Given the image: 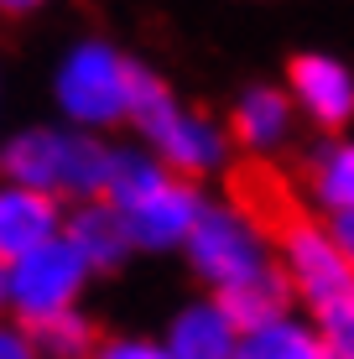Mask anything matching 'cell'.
<instances>
[{
	"label": "cell",
	"instance_id": "15",
	"mask_svg": "<svg viewBox=\"0 0 354 359\" xmlns=\"http://www.w3.org/2000/svg\"><path fill=\"white\" fill-rule=\"evenodd\" d=\"M308 188L323 198L334 214H354V146H323L302 162Z\"/></svg>",
	"mask_w": 354,
	"mask_h": 359
},
{
	"label": "cell",
	"instance_id": "17",
	"mask_svg": "<svg viewBox=\"0 0 354 359\" xmlns=\"http://www.w3.org/2000/svg\"><path fill=\"white\" fill-rule=\"evenodd\" d=\"M229 359H328V349H323V339H313V333H302L292 323H266V328L245 333Z\"/></svg>",
	"mask_w": 354,
	"mask_h": 359
},
{
	"label": "cell",
	"instance_id": "22",
	"mask_svg": "<svg viewBox=\"0 0 354 359\" xmlns=\"http://www.w3.org/2000/svg\"><path fill=\"white\" fill-rule=\"evenodd\" d=\"M42 6V0H0V11H6V16H21V11H36Z\"/></svg>",
	"mask_w": 354,
	"mask_h": 359
},
{
	"label": "cell",
	"instance_id": "6",
	"mask_svg": "<svg viewBox=\"0 0 354 359\" xmlns=\"http://www.w3.org/2000/svg\"><path fill=\"white\" fill-rule=\"evenodd\" d=\"M188 255L198 266V276L214 281L219 292L240 287L245 276H255L266 266L261 250H255V234L235 214H224V208H198V219L188 229Z\"/></svg>",
	"mask_w": 354,
	"mask_h": 359
},
{
	"label": "cell",
	"instance_id": "23",
	"mask_svg": "<svg viewBox=\"0 0 354 359\" xmlns=\"http://www.w3.org/2000/svg\"><path fill=\"white\" fill-rule=\"evenodd\" d=\"M0 313H6V266H0Z\"/></svg>",
	"mask_w": 354,
	"mask_h": 359
},
{
	"label": "cell",
	"instance_id": "20",
	"mask_svg": "<svg viewBox=\"0 0 354 359\" xmlns=\"http://www.w3.org/2000/svg\"><path fill=\"white\" fill-rule=\"evenodd\" d=\"M0 359H36L32 339L21 323H0Z\"/></svg>",
	"mask_w": 354,
	"mask_h": 359
},
{
	"label": "cell",
	"instance_id": "8",
	"mask_svg": "<svg viewBox=\"0 0 354 359\" xmlns=\"http://www.w3.org/2000/svg\"><path fill=\"white\" fill-rule=\"evenodd\" d=\"M57 167H63V130L27 126L0 141V177L11 188H32V193L57 198Z\"/></svg>",
	"mask_w": 354,
	"mask_h": 359
},
{
	"label": "cell",
	"instance_id": "11",
	"mask_svg": "<svg viewBox=\"0 0 354 359\" xmlns=\"http://www.w3.org/2000/svg\"><path fill=\"white\" fill-rule=\"evenodd\" d=\"M63 240L73 245V250H79V261L89 266V271H115V266H120V255L130 250V240H125V224H120V214H115L109 203H100V198L68 214Z\"/></svg>",
	"mask_w": 354,
	"mask_h": 359
},
{
	"label": "cell",
	"instance_id": "3",
	"mask_svg": "<svg viewBox=\"0 0 354 359\" xmlns=\"http://www.w3.org/2000/svg\"><path fill=\"white\" fill-rule=\"evenodd\" d=\"M125 115L146 130V141L162 151V162L177 172V182L198 177L219 162L224 141L214 126H203L198 115H182L172 104V94L156 83V73H146L141 63H125Z\"/></svg>",
	"mask_w": 354,
	"mask_h": 359
},
{
	"label": "cell",
	"instance_id": "7",
	"mask_svg": "<svg viewBox=\"0 0 354 359\" xmlns=\"http://www.w3.org/2000/svg\"><path fill=\"white\" fill-rule=\"evenodd\" d=\"M63 214H57L53 193H32V188H11L0 182V266L27 261L32 250H42L47 240H57Z\"/></svg>",
	"mask_w": 354,
	"mask_h": 359
},
{
	"label": "cell",
	"instance_id": "16",
	"mask_svg": "<svg viewBox=\"0 0 354 359\" xmlns=\"http://www.w3.org/2000/svg\"><path fill=\"white\" fill-rule=\"evenodd\" d=\"M27 339H32V349H36V359H89L94 349L104 344V333L89 323V318H79L68 307V313H57V318H47V323H36V328H27Z\"/></svg>",
	"mask_w": 354,
	"mask_h": 359
},
{
	"label": "cell",
	"instance_id": "2",
	"mask_svg": "<svg viewBox=\"0 0 354 359\" xmlns=\"http://www.w3.org/2000/svg\"><path fill=\"white\" fill-rule=\"evenodd\" d=\"M109 208L125 224V240L162 250L172 240H188L193 219H198V193L188 182H177L167 167H151L141 156H109V182H104Z\"/></svg>",
	"mask_w": 354,
	"mask_h": 359
},
{
	"label": "cell",
	"instance_id": "13",
	"mask_svg": "<svg viewBox=\"0 0 354 359\" xmlns=\"http://www.w3.org/2000/svg\"><path fill=\"white\" fill-rule=\"evenodd\" d=\"M235 328L219 318V307H188L172 323V359H229Z\"/></svg>",
	"mask_w": 354,
	"mask_h": 359
},
{
	"label": "cell",
	"instance_id": "5",
	"mask_svg": "<svg viewBox=\"0 0 354 359\" xmlns=\"http://www.w3.org/2000/svg\"><path fill=\"white\" fill-rule=\"evenodd\" d=\"M57 104L79 126L125 115V57H115L104 42H83L57 73Z\"/></svg>",
	"mask_w": 354,
	"mask_h": 359
},
{
	"label": "cell",
	"instance_id": "12",
	"mask_svg": "<svg viewBox=\"0 0 354 359\" xmlns=\"http://www.w3.org/2000/svg\"><path fill=\"white\" fill-rule=\"evenodd\" d=\"M109 156L89 130H63V167H57V193L79 198V203H94L109 182Z\"/></svg>",
	"mask_w": 354,
	"mask_h": 359
},
{
	"label": "cell",
	"instance_id": "9",
	"mask_svg": "<svg viewBox=\"0 0 354 359\" xmlns=\"http://www.w3.org/2000/svg\"><path fill=\"white\" fill-rule=\"evenodd\" d=\"M292 297H297V292H292L287 271L266 261L255 276L240 281V287L219 292V318H224L229 328H240V333H255V328H266V323H282V313H287Z\"/></svg>",
	"mask_w": 354,
	"mask_h": 359
},
{
	"label": "cell",
	"instance_id": "18",
	"mask_svg": "<svg viewBox=\"0 0 354 359\" xmlns=\"http://www.w3.org/2000/svg\"><path fill=\"white\" fill-rule=\"evenodd\" d=\"M323 349L328 359H354V307H334V313H323Z\"/></svg>",
	"mask_w": 354,
	"mask_h": 359
},
{
	"label": "cell",
	"instance_id": "19",
	"mask_svg": "<svg viewBox=\"0 0 354 359\" xmlns=\"http://www.w3.org/2000/svg\"><path fill=\"white\" fill-rule=\"evenodd\" d=\"M89 359H172V354L156 349V344H141V339H104Z\"/></svg>",
	"mask_w": 354,
	"mask_h": 359
},
{
	"label": "cell",
	"instance_id": "21",
	"mask_svg": "<svg viewBox=\"0 0 354 359\" xmlns=\"http://www.w3.org/2000/svg\"><path fill=\"white\" fill-rule=\"evenodd\" d=\"M328 240H334L339 261L354 271V214H334V224H328Z\"/></svg>",
	"mask_w": 354,
	"mask_h": 359
},
{
	"label": "cell",
	"instance_id": "4",
	"mask_svg": "<svg viewBox=\"0 0 354 359\" xmlns=\"http://www.w3.org/2000/svg\"><path fill=\"white\" fill-rule=\"evenodd\" d=\"M83 276H89V266H83L79 250L57 234V240H47L42 250H32L27 261H16L6 271V307L16 313L21 328H36V323H47V318L68 313L79 287H83Z\"/></svg>",
	"mask_w": 354,
	"mask_h": 359
},
{
	"label": "cell",
	"instance_id": "1",
	"mask_svg": "<svg viewBox=\"0 0 354 359\" xmlns=\"http://www.w3.org/2000/svg\"><path fill=\"white\" fill-rule=\"evenodd\" d=\"M229 198H235V219L255 240H271L282 250V271L292 292H302L313 307L334 313V307H354V271L339 261L328 229L313 219V208L302 203L297 182L287 177L266 156H245L240 167H229Z\"/></svg>",
	"mask_w": 354,
	"mask_h": 359
},
{
	"label": "cell",
	"instance_id": "10",
	"mask_svg": "<svg viewBox=\"0 0 354 359\" xmlns=\"http://www.w3.org/2000/svg\"><path fill=\"white\" fill-rule=\"evenodd\" d=\"M292 83H297V99L308 104V115L318 126H344L354 115V79L334 57H292Z\"/></svg>",
	"mask_w": 354,
	"mask_h": 359
},
{
	"label": "cell",
	"instance_id": "14",
	"mask_svg": "<svg viewBox=\"0 0 354 359\" xmlns=\"http://www.w3.org/2000/svg\"><path fill=\"white\" fill-rule=\"evenodd\" d=\"M287 120H292L287 94L250 89L245 99H240V109H235V141L250 146V151H266V146H276L287 135Z\"/></svg>",
	"mask_w": 354,
	"mask_h": 359
}]
</instances>
